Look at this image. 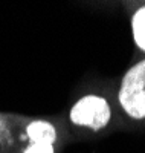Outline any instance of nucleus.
Returning a JSON list of instances; mask_svg holds the SVG:
<instances>
[{
    "instance_id": "39448f33",
    "label": "nucleus",
    "mask_w": 145,
    "mask_h": 153,
    "mask_svg": "<svg viewBox=\"0 0 145 153\" xmlns=\"http://www.w3.org/2000/svg\"><path fill=\"white\" fill-rule=\"evenodd\" d=\"M24 153H54L52 146H44V144H32Z\"/></svg>"
},
{
    "instance_id": "f03ea898",
    "label": "nucleus",
    "mask_w": 145,
    "mask_h": 153,
    "mask_svg": "<svg viewBox=\"0 0 145 153\" xmlns=\"http://www.w3.org/2000/svg\"><path fill=\"white\" fill-rule=\"evenodd\" d=\"M110 107L101 97L89 95L80 100L70 110V120L75 124L87 126L93 130H99L110 121Z\"/></svg>"
},
{
    "instance_id": "20e7f679",
    "label": "nucleus",
    "mask_w": 145,
    "mask_h": 153,
    "mask_svg": "<svg viewBox=\"0 0 145 153\" xmlns=\"http://www.w3.org/2000/svg\"><path fill=\"white\" fill-rule=\"evenodd\" d=\"M133 37L136 45L145 51V6L141 8L133 17Z\"/></svg>"
},
{
    "instance_id": "7ed1b4c3",
    "label": "nucleus",
    "mask_w": 145,
    "mask_h": 153,
    "mask_svg": "<svg viewBox=\"0 0 145 153\" xmlns=\"http://www.w3.org/2000/svg\"><path fill=\"white\" fill-rule=\"evenodd\" d=\"M28 135L34 144L52 146V143L55 141V129L44 121L31 123L28 126Z\"/></svg>"
},
{
    "instance_id": "f257e3e1",
    "label": "nucleus",
    "mask_w": 145,
    "mask_h": 153,
    "mask_svg": "<svg viewBox=\"0 0 145 153\" xmlns=\"http://www.w3.org/2000/svg\"><path fill=\"white\" fill-rule=\"evenodd\" d=\"M119 103L131 118H145V60L125 74L119 91Z\"/></svg>"
},
{
    "instance_id": "423d86ee",
    "label": "nucleus",
    "mask_w": 145,
    "mask_h": 153,
    "mask_svg": "<svg viewBox=\"0 0 145 153\" xmlns=\"http://www.w3.org/2000/svg\"><path fill=\"white\" fill-rule=\"evenodd\" d=\"M2 127H3V123H2V121H0V130H2Z\"/></svg>"
}]
</instances>
